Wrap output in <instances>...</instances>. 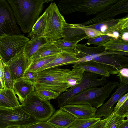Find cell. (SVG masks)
<instances>
[{
	"label": "cell",
	"instance_id": "1",
	"mask_svg": "<svg viewBox=\"0 0 128 128\" xmlns=\"http://www.w3.org/2000/svg\"><path fill=\"white\" fill-rule=\"evenodd\" d=\"M20 31L29 33L44 8V4L52 0H7Z\"/></svg>",
	"mask_w": 128,
	"mask_h": 128
},
{
	"label": "cell",
	"instance_id": "2",
	"mask_svg": "<svg viewBox=\"0 0 128 128\" xmlns=\"http://www.w3.org/2000/svg\"><path fill=\"white\" fill-rule=\"evenodd\" d=\"M119 84L118 82L111 81L101 87L89 88L70 98L64 106L87 104L99 108Z\"/></svg>",
	"mask_w": 128,
	"mask_h": 128
},
{
	"label": "cell",
	"instance_id": "3",
	"mask_svg": "<svg viewBox=\"0 0 128 128\" xmlns=\"http://www.w3.org/2000/svg\"><path fill=\"white\" fill-rule=\"evenodd\" d=\"M118 0H61L58 5L62 14L78 12H84L88 16L104 10Z\"/></svg>",
	"mask_w": 128,
	"mask_h": 128
},
{
	"label": "cell",
	"instance_id": "4",
	"mask_svg": "<svg viewBox=\"0 0 128 128\" xmlns=\"http://www.w3.org/2000/svg\"><path fill=\"white\" fill-rule=\"evenodd\" d=\"M70 70L55 67L38 72V80L35 86L50 89L60 94L70 88L67 79Z\"/></svg>",
	"mask_w": 128,
	"mask_h": 128
},
{
	"label": "cell",
	"instance_id": "5",
	"mask_svg": "<svg viewBox=\"0 0 128 128\" xmlns=\"http://www.w3.org/2000/svg\"><path fill=\"white\" fill-rule=\"evenodd\" d=\"M92 60L104 66L110 74L117 75L119 70L128 67V53L123 52H108L104 47L99 46L95 53L90 55Z\"/></svg>",
	"mask_w": 128,
	"mask_h": 128
},
{
	"label": "cell",
	"instance_id": "6",
	"mask_svg": "<svg viewBox=\"0 0 128 128\" xmlns=\"http://www.w3.org/2000/svg\"><path fill=\"white\" fill-rule=\"evenodd\" d=\"M39 121L25 111L21 105L0 108V128L16 126L26 128Z\"/></svg>",
	"mask_w": 128,
	"mask_h": 128
},
{
	"label": "cell",
	"instance_id": "7",
	"mask_svg": "<svg viewBox=\"0 0 128 128\" xmlns=\"http://www.w3.org/2000/svg\"><path fill=\"white\" fill-rule=\"evenodd\" d=\"M47 14L46 26L43 36L48 42L63 38L64 27L66 23L56 3L52 2L46 9Z\"/></svg>",
	"mask_w": 128,
	"mask_h": 128
},
{
	"label": "cell",
	"instance_id": "8",
	"mask_svg": "<svg viewBox=\"0 0 128 128\" xmlns=\"http://www.w3.org/2000/svg\"><path fill=\"white\" fill-rule=\"evenodd\" d=\"M100 76V75L84 71L82 79L78 84L60 94L56 98L58 106H62L70 98L85 90L105 85L108 82L107 78L102 76L99 78Z\"/></svg>",
	"mask_w": 128,
	"mask_h": 128
},
{
	"label": "cell",
	"instance_id": "9",
	"mask_svg": "<svg viewBox=\"0 0 128 128\" xmlns=\"http://www.w3.org/2000/svg\"><path fill=\"white\" fill-rule=\"evenodd\" d=\"M24 110L39 121L47 120L55 109L48 100H42L32 92L21 104Z\"/></svg>",
	"mask_w": 128,
	"mask_h": 128
},
{
	"label": "cell",
	"instance_id": "10",
	"mask_svg": "<svg viewBox=\"0 0 128 128\" xmlns=\"http://www.w3.org/2000/svg\"><path fill=\"white\" fill-rule=\"evenodd\" d=\"M30 40L24 35L0 36V56L6 64L24 49Z\"/></svg>",
	"mask_w": 128,
	"mask_h": 128
},
{
	"label": "cell",
	"instance_id": "11",
	"mask_svg": "<svg viewBox=\"0 0 128 128\" xmlns=\"http://www.w3.org/2000/svg\"><path fill=\"white\" fill-rule=\"evenodd\" d=\"M21 35L9 4L7 0H0V36Z\"/></svg>",
	"mask_w": 128,
	"mask_h": 128
},
{
	"label": "cell",
	"instance_id": "12",
	"mask_svg": "<svg viewBox=\"0 0 128 128\" xmlns=\"http://www.w3.org/2000/svg\"><path fill=\"white\" fill-rule=\"evenodd\" d=\"M128 12V0H119L104 10L96 14L94 18L82 24L86 25L101 23L108 20L116 16Z\"/></svg>",
	"mask_w": 128,
	"mask_h": 128
},
{
	"label": "cell",
	"instance_id": "13",
	"mask_svg": "<svg viewBox=\"0 0 128 128\" xmlns=\"http://www.w3.org/2000/svg\"><path fill=\"white\" fill-rule=\"evenodd\" d=\"M24 48L5 64L8 66L14 81L23 77L31 63L24 53Z\"/></svg>",
	"mask_w": 128,
	"mask_h": 128
},
{
	"label": "cell",
	"instance_id": "14",
	"mask_svg": "<svg viewBox=\"0 0 128 128\" xmlns=\"http://www.w3.org/2000/svg\"><path fill=\"white\" fill-rule=\"evenodd\" d=\"M128 90V85L120 82L115 91L110 99L103 104L96 112V117L104 116L105 118L108 117L114 110V105Z\"/></svg>",
	"mask_w": 128,
	"mask_h": 128
},
{
	"label": "cell",
	"instance_id": "15",
	"mask_svg": "<svg viewBox=\"0 0 128 128\" xmlns=\"http://www.w3.org/2000/svg\"><path fill=\"white\" fill-rule=\"evenodd\" d=\"M76 118L71 114L60 108L46 121L55 128H68Z\"/></svg>",
	"mask_w": 128,
	"mask_h": 128
},
{
	"label": "cell",
	"instance_id": "16",
	"mask_svg": "<svg viewBox=\"0 0 128 128\" xmlns=\"http://www.w3.org/2000/svg\"><path fill=\"white\" fill-rule=\"evenodd\" d=\"M60 108L78 118H96V114L97 110L96 108L87 104L64 106Z\"/></svg>",
	"mask_w": 128,
	"mask_h": 128
},
{
	"label": "cell",
	"instance_id": "17",
	"mask_svg": "<svg viewBox=\"0 0 128 128\" xmlns=\"http://www.w3.org/2000/svg\"><path fill=\"white\" fill-rule=\"evenodd\" d=\"M84 26L81 24H71L66 23L64 27L63 39L78 42L84 39L86 35L82 29Z\"/></svg>",
	"mask_w": 128,
	"mask_h": 128
},
{
	"label": "cell",
	"instance_id": "18",
	"mask_svg": "<svg viewBox=\"0 0 128 128\" xmlns=\"http://www.w3.org/2000/svg\"><path fill=\"white\" fill-rule=\"evenodd\" d=\"M77 53L64 52L58 54L52 61L38 70V72L45 69L58 66L70 64H73L79 59L76 57Z\"/></svg>",
	"mask_w": 128,
	"mask_h": 128
},
{
	"label": "cell",
	"instance_id": "19",
	"mask_svg": "<svg viewBox=\"0 0 128 128\" xmlns=\"http://www.w3.org/2000/svg\"><path fill=\"white\" fill-rule=\"evenodd\" d=\"M13 90L22 104L28 97L34 91V86L26 82L21 78L14 81Z\"/></svg>",
	"mask_w": 128,
	"mask_h": 128
},
{
	"label": "cell",
	"instance_id": "20",
	"mask_svg": "<svg viewBox=\"0 0 128 128\" xmlns=\"http://www.w3.org/2000/svg\"><path fill=\"white\" fill-rule=\"evenodd\" d=\"M83 69L85 71L108 77L110 76L107 70L99 63L93 60L76 64L74 66Z\"/></svg>",
	"mask_w": 128,
	"mask_h": 128
},
{
	"label": "cell",
	"instance_id": "21",
	"mask_svg": "<svg viewBox=\"0 0 128 128\" xmlns=\"http://www.w3.org/2000/svg\"><path fill=\"white\" fill-rule=\"evenodd\" d=\"M128 32V16L119 19L118 22L109 28L104 33L115 39H119L124 33Z\"/></svg>",
	"mask_w": 128,
	"mask_h": 128
},
{
	"label": "cell",
	"instance_id": "22",
	"mask_svg": "<svg viewBox=\"0 0 128 128\" xmlns=\"http://www.w3.org/2000/svg\"><path fill=\"white\" fill-rule=\"evenodd\" d=\"M20 105L13 90L0 89V108H11Z\"/></svg>",
	"mask_w": 128,
	"mask_h": 128
},
{
	"label": "cell",
	"instance_id": "23",
	"mask_svg": "<svg viewBox=\"0 0 128 128\" xmlns=\"http://www.w3.org/2000/svg\"><path fill=\"white\" fill-rule=\"evenodd\" d=\"M64 52H67L58 48L52 42H48L43 45L39 48L32 56L30 61L31 62L42 58L57 55Z\"/></svg>",
	"mask_w": 128,
	"mask_h": 128
},
{
	"label": "cell",
	"instance_id": "24",
	"mask_svg": "<svg viewBox=\"0 0 128 128\" xmlns=\"http://www.w3.org/2000/svg\"><path fill=\"white\" fill-rule=\"evenodd\" d=\"M47 14L45 10L40 16L33 26L28 37L31 39H37L42 36L45 29Z\"/></svg>",
	"mask_w": 128,
	"mask_h": 128
},
{
	"label": "cell",
	"instance_id": "25",
	"mask_svg": "<svg viewBox=\"0 0 128 128\" xmlns=\"http://www.w3.org/2000/svg\"><path fill=\"white\" fill-rule=\"evenodd\" d=\"M48 42L47 39L43 36L30 40L24 48V53L28 60L30 62L32 56L42 46Z\"/></svg>",
	"mask_w": 128,
	"mask_h": 128
},
{
	"label": "cell",
	"instance_id": "26",
	"mask_svg": "<svg viewBox=\"0 0 128 128\" xmlns=\"http://www.w3.org/2000/svg\"><path fill=\"white\" fill-rule=\"evenodd\" d=\"M102 46L105 50L112 52L119 51L128 53V42L122 40L114 38Z\"/></svg>",
	"mask_w": 128,
	"mask_h": 128
},
{
	"label": "cell",
	"instance_id": "27",
	"mask_svg": "<svg viewBox=\"0 0 128 128\" xmlns=\"http://www.w3.org/2000/svg\"><path fill=\"white\" fill-rule=\"evenodd\" d=\"M73 68L69 72L67 80L70 88L78 84L82 80L84 71L82 69L73 66Z\"/></svg>",
	"mask_w": 128,
	"mask_h": 128
},
{
	"label": "cell",
	"instance_id": "28",
	"mask_svg": "<svg viewBox=\"0 0 128 128\" xmlns=\"http://www.w3.org/2000/svg\"><path fill=\"white\" fill-rule=\"evenodd\" d=\"M101 120L100 118H76L68 128H92Z\"/></svg>",
	"mask_w": 128,
	"mask_h": 128
},
{
	"label": "cell",
	"instance_id": "29",
	"mask_svg": "<svg viewBox=\"0 0 128 128\" xmlns=\"http://www.w3.org/2000/svg\"><path fill=\"white\" fill-rule=\"evenodd\" d=\"M34 92L38 98L46 101L56 98L60 94L50 89L37 86H34Z\"/></svg>",
	"mask_w": 128,
	"mask_h": 128
},
{
	"label": "cell",
	"instance_id": "30",
	"mask_svg": "<svg viewBox=\"0 0 128 128\" xmlns=\"http://www.w3.org/2000/svg\"><path fill=\"white\" fill-rule=\"evenodd\" d=\"M58 55L42 58L32 62L26 72L34 71L36 72L39 69L54 59Z\"/></svg>",
	"mask_w": 128,
	"mask_h": 128
},
{
	"label": "cell",
	"instance_id": "31",
	"mask_svg": "<svg viewBox=\"0 0 128 128\" xmlns=\"http://www.w3.org/2000/svg\"><path fill=\"white\" fill-rule=\"evenodd\" d=\"M125 118L117 114L116 111L114 110L110 115L105 118L106 120L105 128H118Z\"/></svg>",
	"mask_w": 128,
	"mask_h": 128
},
{
	"label": "cell",
	"instance_id": "32",
	"mask_svg": "<svg viewBox=\"0 0 128 128\" xmlns=\"http://www.w3.org/2000/svg\"><path fill=\"white\" fill-rule=\"evenodd\" d=\"M51 42L58 48L63 50L77 53V52L75 49L78 42H71L62 39H59Z\"/></svg>",
	"mask_w": 128,
	"mask_h": 128
},
{
	"label": "cell",
	"instance_id": "33",
	"mask_svg": "<svg viewBox=\"0 0 128 128\" xmlns=\"http://www.w3.org/2000/svg\"><path fill=\"white\" fill-rule=\"evenodd\" d=\"M118 20L119 19H114L113 18L101 23L85 26V27L94 29L104 34L105 32L109 28L116 24Z\"/></svg>",
	"mask_w": 128,
	"mask_h": 128
},
{
	"label": "cell",
	"instance_id": "34",
	"mask_svg": "<svg viewBox=\"0 0 128 128\" xmlns=\"http://www.w3.org/2000/svg\"><path fill=\"white\" fill-rule=\"evenodd\" d=\"M114 38L107 35L105 34L89 39L84 44L86 45H90V44H93L96 46H102Z\"/></svg>",
	"mask_w": 128,
	"mask_h": 128
},
{
	"label": "cell",
	"instance_id": "35",
	"mask_svg": "<svg viewBox=\"0 0 128 128\" xmlns=\"http://www.w3.org/2000/svg\"><path fill=\"white\" fill-rule=\"evenodd\" d=\"M4 77L6 88L13 90L14 81L12 79L8 66L5 64L4 66Z\"/></svg>",
	"mask_w": 128,
	"mask_h": 128
},
{
	"label": "cell",
	"instance_id": "36",
	"mask_svg": "<svg viewBox=\"0 0 128 128\" xmlns=\"http://www.w3.org/2000/svg\"><path fill=\"white\" fill-rule=\"evenodd\" d=\"M38 78V72L34 71H28L26 72L23 77L20 78L35 86L37 82Z\"/></svg>",
	"mask_w": 128,
	"mask_h": 128
},
{
	"label": "cell",
	"instance_id": "37",
	"mask_svg": "<svg viewBox=\"0 0 128 128\" xmlns=\"http://www.w3.org/2000/svg\"><path fill=\"white\" fill-rule=\"evenodd\" d=\"M86 35L85 39L94 38L105 35L102 32L93 28H85V26L82 28Z\"/></svg>",
	"mask_w": 128,
	"mask_h": 128
},
{
	"label": "cell",
	"instance_id": "38",
	"mask_svg": "<svg viewBox=\"0 0 128 128\" xmlns=\"http://www.w3.org/2000/svg\"><path fill=\"white\" fill-rule=\"evenodd\" d=\"M120 78V82L128 85V68H123L120 69L117 75Z\"/></svg>",
	"mask_w": 128,
	"mask_h": 128
},
{
	"label": "cell",
	"instance_id": "39",
	"mask_svg": "<svg viewBox=\"0 0 128 128\" xmlns=\"http://www.w3.org/2000/svg\"><path fill=\"white\" fill-rule=\"evenodd\" d=\"M118 115L125 118H128V99L118 108L114 110Z\"/></svg>",
	"mask_w": 128,
	"mask_h": 128
},
{
	"label": "cell",
	"instance_id": "40",
	"mask_svg": "<svg viewBox=\"0 0 128 128\" xmlns=\"http://www.w3.org/2000/svg\"><path fill=\"white\" fill-rule=\"evenodd\" d=\"M26 128H55L50 123L46 121H39Z\"/></svg>",
	"mask_w": 128,
	"mask_h": 128
},
{
	"label": "cell",
	"instance_id": "41",
	"mask_svg": "<svg viewBox=\"0 0 128 128\" xmlns=\"http://www.w3.org/2000/svg\"><path fill=\"white\" fill-rule=\"evenodd\" d=\"M4 64L0 56V89H5V87L4 77Z\"/></svg>",
	"mask_w": 128,
	"mask_h": 128
},
{
	"label": "cell",
	"instance_id": "42",
	"mask_svg": "<svg viewBox=\"0 0 128 128\" xmlns=\"http://www.w3.org/2000/svg\"><path fill=\"white\" fill-rule=\"evenodd\" d=\"M128 99V92L123 95L118 100L116 106L114 108V110H116L119 108Z\"/></svg>",
	"mask_w": 128,
	"mask_h": 128
},
{
	"label": "cell",
	"instance_id": "43",
	"mask_svg": "<svg viewBox=\"0 0 128 128\" xmlns=\"http://www.w3.org/2000/svg\"><path fill=\"white\" fill-rule=\"evenodd\" d=\"M106 119L100 120L92 128H105Z\"/></svg>",
	"mask_w": 128,
	"mask_h": 128
},
{
	"label": "cell",
	"instance_id": "44",
	"mask_svg": "<svg viewBox=\"0 0 128 128\" xmlns=\"http://www.w3.org/2000/svg\"><path fill=\"white\" fill-rule=\"evenodd\" d=\"M118 128H128V118L124 120Z\"/></svg>",
	"mask_w": 128,
	"mask_h": 128
},
{
	"label": "cell",
	"instance_id": "45",
	"mask_svg": "<svg viewBox=\"0 0 128 128\" xmlns=\"http://www.w3.org/2000/svg\"><path fill=\"white\" fill-rule=\"evenodd\" d=\"M7 128H21L19 127L16 126H11Z\"/></svg>",
	"mask_w": 128,
	"mask_h": 128
}]
</instances>
